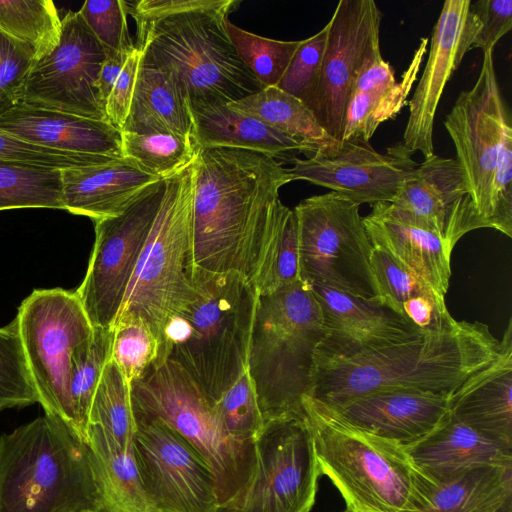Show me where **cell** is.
<instances>
[{"instance_id":"6da1fadb","label":"cell","mask_w":512,"mask_h":512,"mask_svg":"<svg viewBox=\"0 0 512 512\" xmlns=\"http://www.w3.org/2000/svg\"><path fill=\"white\" fill-rule=\"evenodd\" d=\"M290 182L288 168L271 156L199 148L194 161L192 274L236 273L259 294L290 211L279 190Z\"/></svg>"},{"instance_id":"7a4b0ae2","label":"cell","mask_w":512,"mask_h":512,"mask_svg":"<svg viewBox=\"0 0 512 512\" xmlns=\"http://www.w3.org/2000/svg\"><path fill=\"white\" fill-rule=\"evenodd\" d=\"M501 340L480 322L450 326L376 350L315 355L308 397L335 406L382 390L411 389L451 396L500 354Z\"/></svg>"},{"instance_id":"3957f363","label":"cell","mask_w":512,"mask_h":512,"mask_svg":"<svg viewBox=\"0 0 512 512\" xmlns=\"http://www.w3.org/2000/svg\"><path fill=\"white\" fill-rule=\"evenodd\" d=\"M191 281L195 297L166 324L155 365L176 363L214 404L248 369L258 293L236 273Z\"/></svg>"},{"instance_id":"277c9868","label":"cell","mask_w":512,"mask_h":512,"mask_svg":"<svg viewBox=\"0 0 512 512\" xmlns=\"http://www.w3.org/2000/svg\"><path fill=\"white\" fill-rule=\"evenodd\" d=\"M238 0H200L155 18H133L135 46L188 104H229L264 88L240 60L226 29Z\"/></svg>"},{"instance_id":"5b68a950","label":"cell","mask_w":512,"mask_h":512,"mask_svg":"<svg viewBox=\"0 0 512 512\" xmlns=\"http://www.w3.org/2000/svg\"><path fill=\"white\" fill-rule=\"evenodd\" d=\"M302 406L320 472L348 512H412L425 502L433 482L404 444L361 429L308 396Z\"/></svg>"},{"instance_id":"8992f818","label":"cell","mask_w":512,"mask_h":512,"mask_svg":"<svg viewBox=\"0 0 512 512\" xmlns=\"http://www.w3.org/2000/svg\"><path fill=\"white\" fill-rule=\"evenodd\" d=\"M98 508L87 443L44 414L0 437V512H78Z\"/></svg>"},{"instance_id":"52a82bcc","label":"cell","mask_w":512,"mask_h":512,"mask_svg":"<svg viewBox=\"0 0 512 512\" xmlns=\"http://www.w3.org/2000/svg\"><path fill=\"white\" fill-rule=\"evenodd\" d=\"M324 337L319 305L303 281L258 295L247 370L264 422L304 416L302 402Z\"/></svg>"},{"instance_id":"ba28073f","label":"cell","mask_w":512,"mask_h":512,"mask_svg":"<svg viewBox=\"0 0 512 512\" xmlns=\"http://www.w3.org/2000/svg\"><path fill=\"white\" fill-rule=\"evenodd\" d=\"M131 397L134 414L165 422L203 457L216 478L218 507L244 493L255 471V441L232 438L213 403L179 365H154L131 383Z\"/></svg>"},{"instance_id":"9c48e42d","label":"cell","mask_w":512,"mask_h":512,"mask_svg":"<svg viewBox=\"0 0 512 512\" xmlns=\"http://www.w3.org/2000/svg\"><path fill=\"white\" fill-rule=\"evenodd\" d=\"M165 183L159 212L118 313L143 317L159 343L168 321L196 294L191 281L194 162Z\"/></svg>"},{"instance_id":"30bf717a","label":"cell","mask_w":512,"mask_h":512,"mask_svg":"<svg viewBox=\"0 0 512 512\" xmlns=\"http://www.w3.org/2000/svg\"><path fill=\"white\" fill-rule=\"evenodd\" d=\"M359 207L332 191L295 206L300 280L379 299L371 268L373 246Z\"/></svg>"},{"instance_id":"8fae6325","label":"cell","mask_w":512,"mask_h":512,"mask_svg":"<svg viewBox=\"0 0 512 512\" xmlns=\"http://www.w3.org/2000/svg\"><path fill=\"white\" fill-rule=\"evenodd\" d=\"M16 318L38 403L72 429V356L94 327L75 291L62 288L34 290L22 301Z\"/></svg>"},{"instance_id":"7c38bea8","label":"cell","mask_w":512,"mask_h":512,"mask_svg":"<svg viewBox=\"0 0 512 512\" xmlns=\"http://www.w3.org/2000/svg\"><path fill=\"white\" fill-rule=\"evenodd\" d=\"M444 126L477 216L483 228H489L494 177L512 168V119L498 83L493 50L483 53L475 84L460 92Z\"/></svg>"},{"instance_id":"4fadbf2b","label":"cell","mask_w":512,"mask_h":512,"mask_svg":"<svg viewBox=\"0 0 512 512\" xmlns=\"http://www.w3.org/2000/svg\"><path fill=\"white\" fill-rule=\"evenodd\" d=\"M255 453V471L244 493L215 512H310L322 474L305 415L264 422Z\"/></svg>"},{"instance_id":"5bb4252c","label":"cell","mask_w":512,"mask_h":512,"mask_svg":"<svg viewBox=\"0 0 512 512\" xmlns=\"http://www.w3.org/2000/svg\"><path fill=\"white\" fill-rule=\"evenodd\" d=\"M165 189V180L157 181L121 214L94 221L93 250L85 277L75 290L93 327H112Z\"/></svg>"},{"instance_id":"9a60e30c","label":"cell","mask_w":512,"mask_h":512,"mask_svg":"<svg viewBox=\"0 0 512 512\" xmlns=\"http://www.w3.org/2000/svg\"><path fill=\"white\" fill-rule=\"evenodd\" d=\"M134 417V461L155 507L160 512H215L216 478L199 452L165 422Z\"/></svg>"},{"instance_id":"2e32d148","label":"cell","mask_w":512,"mask_h":512,"mask_svg":"<svg viewBox=\"0 0 512 512\" xmlns=\"http://www.w3.org/2000/svg\"><path fill=\"white\" fill-rule=\"evenodd\" d=\"M105 58L104 47L78 11H69L58 44L34 61L19 103L107 121L98 90Z\"/></svg>"},{"instance_id":"e0dca14e","label":"cell","mask_w":512,"mask_h":512,"mask_svg":"<svg viewBox=\"0 0 512 512\" xmlns=\"http://www.w3.org/2000/svg\"><path fill=\"white\" fill-rule=\"evenodd\" d=\"M382 13L373 0H341L327 23L328 35L310 105L321 126L342 141L346 112L361 70L380 54Z\"/></svg>"},{"instance_id":"ac0fdd59","label":"cell","mask_w":512,"mask_h":512,"mask_svg":"<svg viewBox=\"0 0 512 512\" xmlns=\"http://www.w3.org/2000/svg\"><path fill=\"white\" fill-rule=\"evenodd\" d=\"M403 143L376 151L369 141H342L330 153L297 158L288 168L292 181L305 180L361 205L392 203L417 166Z\"/></svg>"},{"instance_id":"d6986e66","label":"cell","mask_w":512,"mask_h":512,"mask_svg":"<svg viewBox=\"0 0 512 512\" xmlns=\"http://www.w3.org/2000/svg\"><path fill=\"white\" fill-rule=\"evenodd\" d=\"M470 0H446L434 25L424 71L408 101L409 115L403 144L424 158L434 155L433 129L444 88L471 50L480 24Z\"/></svg>"},{"instance_id":"ffe728a7","label":"cell","mask_w":512,"mask_h":512,"mask_svg":"<svg viewBox=\"0 0 512 512\" xmlns=\"http://www.w3.org/2000/svg\"><path fill=\"white\" fill-rule=\"evenodd\" d=\"M392 204L434 232L451 252L462 236L483 228L456 158L435 154L424 158Z\"/></svg>"},{"instance_id":"44dd1931","label":"cell","mask_w":512,"mask_h":512,"mask_svg":"<svg viewBox=\"0 0 512 512\" xmlns=\"http://www.w3.org/2000/svg\"><path fill=\"white\" fill-rule=\"evenodd\" d=\"M319 305L325 337L315 355L335 357L409 341L423 333L380 299H363L309 285Z\"/></svg>"},{"instance_id":"7402d4cb","label":"cell","mask_w":512,"mask_h":512,"mask_svg":"<svg viewBox=\"0 0 512 512\" xmlns=\"http://www.w3.org/2000/svg\"><path fill=\"white\" fill-rule=\"evenodd\" d=\"M326 407L361 429L406 445L423 438L447 418L449 396L393 389Z\"/></svg>"},{"instance_id":"603a6c76","label":"cell","mask_w":512,"mask_h":512,"mask_svg":"<svg viewBox=\"0 0 512 512\" xmlns=\"http://www.w3.org/2000/svg\"><path fill=\"white\" fill-rule=\"evenodd\" d=\"M416 468L434 484L483 467H512V446L486 436L450 413L433 431L405 445Z\"/></svg>"},{"instance_id":"cb8c5ba5","label":"cell","mask_w":512,"mask_h":512,"mask_svg":"<svg viewBox=\"0 0 512 512\" xmlns=\"http://www.w3.org/2000/svg\"><path fill=\"white\" fill-rule=\"evenodd\" d=\"M0 129L69 153L121 158V131L108 121L18 103L0 116Z\"/></svg>"},{"instance_id":"d4e9b609","label":"cell","mask_w":512,"mask_h":512,"mask_svg":"<svg viewBox=\"0 0 512 512\" xmlns=\"http://www.w3.org/2000/svg\"><path fill=\"white\" fill-rule=\"evenodd\" d=\"M363 223L373 247L385 250L444 297L451 251L434 232L388 202L372 205Z\"/></svg>"},{"instance_id":"484cf974","label":"cell","mask_w":512,"mask_h":512,"mask_svg":"<svg viewBox=\"0 0 512 512\" xmlns=\"http://www.w3.org/2000/svg\"><path fill=\"white\" fill-rule=\"evenodd\" d=\"M160 180L126 157L63 169V206L70 213L87 216L93 221L117 216L148 186Z\"/></svg>"},{"instance_id":"4316f807","label":"cell","mask_w":512,"mask_h":512,"mask_svg":"<svg viewBox=\"0 0 512 512\" xmlns=\"http://www.w3.org/2000/svg\"><path fill=\"white\" fill-rule=\"evenodd\" d=\"M498 357L449 396V413L460 422L512 446V322Z\"/></svg>"},{"instance_id":"83f0119b","label":"cell","mask_w":512,"mask_h":512,"mask_svg":"<svg viewBox=\"0 0 512 512\" xmlns=\"http://www.w3.org/2000/svg\"><path fill=\"white\" fill-rule=\"evenodd\" d=\"M192 138L199 148L243 149L271 156L281 163H293L297 155L311 152L299 142L261 121L237 112L227 104H188Z\"/></svg>"},{"instance_id":"f1b7e54d","label":"cell","mask_w":512,"mask_h":512,"mask_svg":"<svg viewBox=\"0 0 512 512\" xmlns=\"http://www.w3.org/2000/svg\"><path fill=\"white\" fill-rule=\"evenodd\" d=\"M121 132L192 137L188 102L160 69L141 58L130 111Z\"/></svg>"},{"instance_id":"f546056e","label":"cell","mask_w":512,"mask_h":512,"mask_svg":"<svg viewBox=\"0 0 512 512\" xmlns=\"http://www.w3.org/2000/svg\"><path fill=\"white\" fill-rule=\"evenodd\" d=\"M96 484V512H160L141 483L133 447L120 449L96 426L88 428Z\"/></svg>"},{"instance_id":"4dcf8cb0","label":"cell","mask_w":512,"mask_h":512,"mask_svg":"<svg viewBox=\"0 0 512 512\" xmlns=\"http://www.w3.org/2000/svg\"><path fill=\"white\" fill-rule=\"evenodd\" d=\"M227 105L299 142L312 155L330 153L342 143L328 134L301 100L276 86L264 87Z\"/></svg>"},{"instance_id":"1f68e13d","label":"cell","mask_w":512,"mask_h":512,"mask_svg":"<svg viewBox=\"0 0 512 512\" xmlns=\"http://www.w3.org/2000/svg\"><path fill=\"white\" fill-rule=\"evenodd\" d=\"M412 512H512V467H483L432 484Z\"/></svg>"},{"instance_id":"d6a6232c","label":"cell","mask_w":512,"mask_h":512,"mask_svg":"<svg viewBox=\"0 0 512 512\" xmlns=\"http://www.w3.org/2000/svg\"><path fill=\"white\" fill-rule=\"evenodd\" d=\"M427 45L428 38H421L400 81L352 93L342 141H370L380 124L394 119L401 112L407 105L408 95L417 80Z\"/></svg>"},{"instance_id":"836d02e7","label":"cell","mask_w":512,"mask_h":512,"mask_svg":"<svg viewBox=\"0 0 512 512\" xmlns=\"http://www.w3.org/2000/svg\"><path fill=\"white\" fill-rule=\"evenodd\" d=\"M112 342V328L94 327L72 356L69 377L72 429L85 443H88L91 402L103 369L111 359Z\"/></svg>"},{"instance_id":"e575fe53","label":"cell","mask_w":512,"mask_h":512,"mask_svg":"<svg viewBox=\"0 0 512 512\" xmlns=\"http://www.w3.org/2000/svg\"><path fill=\"white\" fill-rule=\"evenodd\" d=\"M88 424L98 427L120 449L133 447L136 422L131 384L112 359L105 365L96 387Z\"/></svg>"},{"instance_id":"d590c367","label":"cell","mask_w":512,"mask_h":512,"mask_svg":"<svg viewBox=\"0 0 512 512\" xmlns=\"http://www.w3.org/2000/svg\"><path fill=\"white\" fill-rule=\"evenodd\" d=\"M64 209L61 170L0 161V210Z\"/></svg>"},{"instance_id":"8d00e7d4","label":"cell","mask_w":512,"mask_h":512,"mask_svg":"<svg viewBox=\"0 0 512 512\" xmlns=\"http://www.w3.org/2000/svg\"><path fill=\"white\" fill-rule=\"evenodd\" d=\"M61 21L51 0H0V31L28 45L36 60L58 44Z\"/></svg>"},{"instance_id":"74e56055","label":"cell","mask_w":512,"mask_h":512,"mask_svg":"<svg viewBox=\"0 0 512 512\" xmlns=\"http://www.w3.org/2000/svg\"><path fill=\"white\" fill-rule=\"evenodd\" d=\"M121 135L123 157L162 180L190 166L198 153L192 137L172 133L121 132Z\"/></svg>"},{"instance_id":"f35d334b","label":"cell","mask_w":512,"mask_h":512,"mask_svg":"<svg viewBox=\"0 0 512 512\" xmlns=\"http://www.w3.org/2000/svg\"><path fill=\"white\" fill-rule=\"evenodd\" d=\"M111 328V359L131 384L143 378L157 362L159 340L149 323L134 312L120 313Z\"/></svg>"},{"instance_id":"ab89813d","label":"cell","mask_w":512,"mask_h":512,"mask_svg":"<svg viewBox=\"0 0 512 512\" xmlns=\"http://www.w3.org/2000/svg\"><path fill=\"white\" fill-rule=\"evenodd\" d=\"M226 29L240 60L263 87L278 85L302 42L262 37L241 29L229 19Z\"/></svg>"},{"instance_id":"60d3db41","label":"cell","mask_w":512,"mask_h":512,"mask_svg":"<svg viewBox=\"0 0 512 512\" xmlns=\"http://www.w3.org/2000/svg\"><path fill=\"white\" fill-rule=\"evenodd\" d=\"M38 403L27 366L18 321L0 328V411Z\"/></svg>"},{"instance_id":"b9f144b4","label":"cell","mask_w":512,"mask_h":512,"mask_svg":"<svg viewBox=\"0 0 512 512\" xmlns=\"http://www.w3.org/2000/svg\"><path fill=\"white\" fill-rule=\"evenodd\" d=\"M371 268L379 299L400 315L403 303L413 297L444 299L426 281L381 248L373 247Z\"/></svg>"},{"instance_id":"7bdbcfd3","label":"cell","mask_w":512,"mask_h":512,"mask_svg":"<svg viewBox=\"0 0 512 512\" xmlns=\"http://www.w3.org/2000/svg\"><path fill=\"white\" fill-rule=\"evenodd\" d=\"M226 432L241 442H254L264 421L248 370L213 404Z\"/></svg>"},{"instance_id":"ee69618b","label":"cell","mask_w":512,"mask_h":512,"mask_svg":"<svg viewBox=\"0 0 512 512\" xmlns=\"http://www.w3.org/2000/svg\"><path fill=\"white\" fill-rule=\"evenodd\" d=\"M327 35L328 25L326 24L315 35L302 40L276 86L301 100L308 108L312 103L319 80Z\"/></svg>"},{"instance_id":"f6af8a7d","label":"cell","mask_w":512,"mask_h":512,"mask_svg":"<svg viewBox=\"0 0 512 512\" xmlns=\"http://www.w3.org/2000/svg\"><path fill=\"white\" fill-rule=\"evenodd\" d=\"M78 13L106 52L129 54L134 50L127 24V1L89 0Z\"/></svg>"},{"instance_id":"bcb514c9","label":"cell","mask_w":512,"mask_h":512,"mask_svg":"<svg viewBox=\"0 0 512 512\" xmlns=\"http://www.w3.org/2000/svg\"><path fill=\"white\" fill-rule=\"evenodd\" d=\"M117 158L63 152L40 146L0 129V161L63 170L103 164Z\"/></svg>"},{"instance_id":"7dc6e473","label":"cell","mask_w":512,"mask_h":512,"mask_svg":"<svg viewBox=\"0 0 512 512\" xmlns=\"http://www.w3.org/2000/svg\"><path fill=\"white\" fill-rule=\"evenodd\" d=\"M35 60L28 45L0 31V116L20 102Z\"/></svg>"},{"instance_id":"c3c4849f","label":"cell","mask_w":512,"mask_h":512,"mask_svg":"<svg viewBox=\"0 0 512 512\" xmlns=\"http://www.w3.org/2000/svg\"><path fill=\"white\" fill-rule=\"evenodd\" d=\"M299 280L297 220L294 211L290 209L283 225L270 274L258 295L271 294Z\"/></svg>"},{"instance_id":"681fc988","label":"cell","mask_w":512,"mask_h":512,"mask_svg":"<svg viewBox=\"0 0 512 512\" xmlns=\"http://www.w3.org/2000/svg\"><path fill=\"white\" fill-rule=\"evenodd\" d=\"M470 10L480 24L471 50H494L496 43L512 29V0H478L471 2Z\"/></svg>"},{"instance_id":"f907efd6","label":"cell","mask_w":512,"mask_h":512,"mask_svg":"<svg viewBox=\"0 0 512 512\" xmlns=\"http://www.w3.org/2000/svg\"><path fill=\"white\" fill-rule=\"evenodd\" d=\"M141 58L142 50L135 46L128 56L105 103L107 121L120 131L130 111Z\"/></svg>"},{"instance_id":"816d5d0a","label":"cell","mask_w":512,"mask_h":512,"mask_svg":"<svg viewBox=\"0 0 512 512\" xmlns=\"http://www.w3.org/2000/svg\"><path fill=\"white\" fill-rule=\"evenodd\" d=\"M129 55L130 53L106 52L98 78V90L104 109L108 95Z\"/></svg>"},{"instance_id":"f5cc1de1","label":"cell","mask_w":512,"mask_h":512,"mask_svg":"<svg viewBox=\"0 0 512 512\" xmlns=\"http://www.w3.org/2000/svg\"><path fill=\"white\" fill-rule=\"evenodd\" d=\"M78 512H95V511L92 510V509H84V510H81V511H78Z\"/></svg>"},{"instance_id":"db71d44e","label":"cell","mask_w":512,"mask_h":512,"mask_svg":"<svg viewBox=\"0 0 512 512\" xmlns=\"http://www.w3.org/2000/svg\"><path fill=\"white\" fill-rule=\"evenodd\" d=\"M343 512H348L347 510L343 511Z\"/></svg>"}]
</instances>
